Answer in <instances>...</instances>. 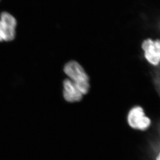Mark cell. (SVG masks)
<instances>
[{
	"mask_svg": "<svg viewBox=\"0 0 160 160\" xmlns=\"http://www.w3.org/2000/svg\"><path fill=\"white\" fill-rule=\"evenodd\" d=\"M17 21L8 12H2L0 15V41H12L15 38Z\"/></svg>",
	"mask_w": 160,
	"mask_h": 160,
	"instance_id": "3957f363",
	"label": "cell"
},
{
	"mask_svg": "<svg viewBox=\"0 0 160 160\" xmlns=\"http://www.w3.org/2000/svg\"><path fill=\"white\" fill-rule=\"evenodd\" d=\"M63 97L65 101L70 103L81 101L83 95L70 79H65L63 82Z\"/></svg>",
	"mask_w": 160,
	"mask_h": 160,
	"instance_id": "5b68a950",
	"label": "cell"
},
{
	"mask_svg": "<svg viewBox=\"0 0 160 160\" xmlns=\"http://www.w3.org/2000/svg\"><path fill=\"white\" fill-rule=\"evenodd\" d=\"M63 71L82 93L86 95L90 90V85L89 76L83 67L78 62L71 61L65 64Z\"/></svg>",
	"mask_w": 160,
	"mask_h": 160,
	"instance_id": "6da1fadb",
	"label": "cell"
},
{
	"mask_svg": "<svg viewBox=\"0 0 160 160\" xmlns=\"http://www.w3.org/2000/svg\"><path fill=\"white\" fill-rule=\"evenodd\" d=\"M142 48L144 52L145 59L150 64L154 67L160 64V39H145L142 44Z\"/></svg>",
	"mask_w": 160,
	"mask_h": 160,
	"instance_id": "277c9868",
	"label": "cell"
},
{
	"mask_svg": "<svg viewBox=\"0 0 160 160\" xmlns=\"http://www.w3.org/2000/svg\"><path fill=\"white\" fill-rule=\"evenodd\" d=\"M158 128H159V131H158V133H159V144L160 145L159 146V149H158V151H160V122L159 123V127H158Z\"/></svg>",
	"mask_w": 160,
	"mask_h": 160,
	"instance_id": "8992f818",
	"label": "cell"
},
{
	"mask_svg": "<svg viewBox=\"0 0 160 160\" xmlns=\"http://www.w3.org/2000/svg\"><path fill=\"white\" fill-rule=\"evenodd\" d=\"M0 42H1V41H0Z\"/></svg>",
	"mask_w": 160,
	"mask_h": 160,
	"instance_id": "ba28073f",
	"label": "cell"
},
{
	"mask_svg": "<svg viewBox=\"0 0 160 160\" xmlns=\"http://www.w3.org/2000/svg\"><path fill=\"white\" fill-rule=\"evenodd\" d=\"M127 121L131 128L139 131H146L152 125L151 119L146 115L143 107L139 105L133 106L128 110Z\"/></svg>",
	"mask_w": 160,
	"mask_h": 160,
	"instance_id": "7a4b0ae2",
	"label": "cell"
},
{
	"mask_svg": "<svg viewBox=\"0 0 160 160\" xmlns=\"http://www.w3.org/2000/svg\"><path fill=\"white\" fill-rule=\"evenodd\" d=\"M155 160H160V151H158L156 156Z\"/></svg>",
	"mask_w": 160,
	"mask_h": 160,
	"instance_id": "52a82bcc",
	"label": "cell"
}]
</instances>
